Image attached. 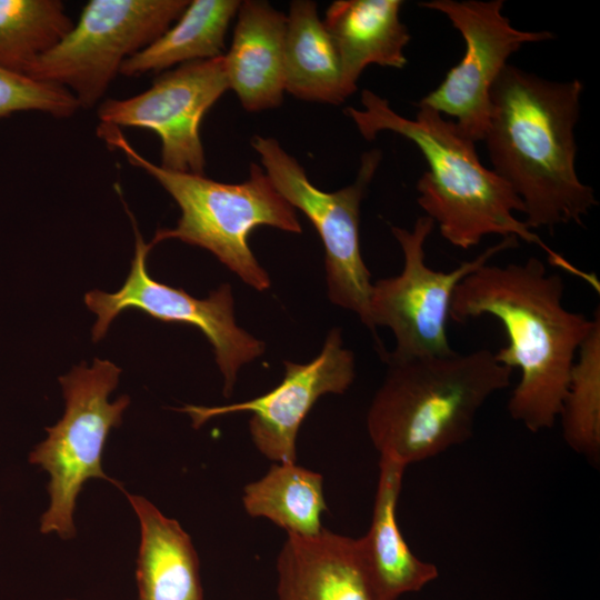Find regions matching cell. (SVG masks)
Masks as SVG:
<instances>
[{
  "label": "cell",
  "instance_id": "obj_1",
  "mask_svg": "<svg viewBox=\"0 0 600 600\" xmlns=\"http://www.w3.org/2000/svg\"><path fill=\"white\" fill-rule=\"evenodd\" d=\"M564 282L531 257L506 266L489 262L456 288L449 319L467 322L483 316L500 321L508 342L494 352L497 361L519 369L510 417L531 432L554 426L578 350L600 317L566 308Z\"/></svg>",
  "mask_w": 600,
  "mask_h": 600
},
{
  "label": "cell",
  "instance_id": "obj_2",
  "mask_svg": "<svg viewBox=\"0 0 600 600\" xmlns=\"http://www.w3.org/2000/svg\"><path fill=\"white\" fill-rule=\"evenodd\" d=\"M582 91L579 79L550 81L512 64L491 88L483 141L492 171L520 198L530 230L581 223L598 203L576 171Z\"/></svg>",
  "mask_w": 600,
  "mask_h": 600
},
{
  "label": "cell",
  "instance_id": "obj_3",
  "mask_svg": "<svg viewBox=\"0 0 600 600\" xmlns=\"http://www.w3.org/2000/svg\"><path fill=\"white\" fill-rule=\"evenodd\" d=\"M361 103L362 109L349 107L344 112L366 140L391 131L410 140L421 151L428 170L417 181V202L450 244L467 250L489 234L516 237L542 248L552 264L581 274L516 218L514 212L523 213L520 198L480 162L476 142L468 139L454 121L421 104H417L416 118L408 119L370 90L362 91Z\"/></svg>",
  "mask_w": 600,
  "mask_h": 600
},
{
  "label": "cell",
  "instance_id": "obj_4",
  "mask_svg": "<svg viewBox=\"0 0 600 600\" xmlns=\"http://www.w3.org/2000/svg\"><path fill=\"white\" fill-rule=\"evenodd\" d=\"M384 361L367 430L380 456L407 467L469 440L479 410L511 383L512 369L488 349Z\"/></svg>",
  "mask_w": 600,
  "mask_h": 600
},
{
  "label": "cell",
  "instance_id": "obj_5",
  "mask_svg": "<svg viewBox=\"0 0 600 600\" xmlns=\"http://www.w3.org/2000/svg\"><path fill=\"white\" fill-rule=\"evenodd\" d=\"M98 136L120 150L127 160L150 174L172 197L181 216L174 228L157 230L152 247L176 239L210 251L244 283L257 291L270 288L271 280L249 246L252 230L261 226L300 233L296 209L278 192L266 171L251 163L249 178L224 183L172 171L141 156L122 131L100 123Z\"/></svg>",
  "mask_w": 600,
  "mask_h": 600
},
{
  "label": "cell",
  "instance_id": "obj_6",
  "mask_svg": "<svg viewBox=\"0 0 600 600\" xmlns=\"http://www.w3.org/2000/svg\"><path fill=\"white\" fill-rule=\"evenodd\" d=\"M120 368L108 360L96 359L59 379L66 400L62 418L50 428L48 437L29 456V461L49 474V507L40 520L42 533H57L63 539L76 534L73 512L83 484L103 479L118 487L102 469V453L110 430L119 427L130 403L128 396L113 402L108 396L117 387ZM121 490H123L121 488Z\"/></svg>",
  "mask_w": 600,
  "mask_h": 600
},
{
  "label": "cell",
  "instance_id": "obj_7",
  "mask_svg": "<svg viewBox=\"0 0 600 600\" xmlns=\"http://www.w3.org/2000/svg\"><path fill=\"white\" fill-rule=\"evenodd\" d=\"M251 144L278 192L317 230L324 248L329 300L354 312L373 332L369 312L371 273L360 250L359 223L360 206L379 167L381 152L373 149L363 153L354 181L328 192L308 179L302 166L274 138L254 136Z\"/></svg>",
  "mask_w": 600,
  "mask_h": 600
},
{
  "label": "cell",
  "instance_id": "obj_8",
  "mask_svg": "<svg viewBox=\"0 0 600 600\" xmlns=\"http://www.w3.org/2000/svg\"><path fill=\"white\" fill-rule=\"evenodd\" d=\"M188 0H90L63 39L30 67L28 77L67 89L92 108L122 63L182 13Z\"/></svg>",
  "mask_w": 600,
  "mask_h": 600
},
{
  "label": "cell",
  "instance_id": "obj_9",
  "mask_svg": "<svg viewBox=\"0 0 600 600\" xmlns=\"http://www.w3.org/2000/svg\"><path fill=\"white\" fill-rule=\"evenodd\" d=\"M434 222L428 216L418 218L408 230L391 227L403 254V268L398 276L372 282L369 312L373 332L389 328L394 337L390 359H411L450 354L447 333L450 306L457 286L494 256L516 248V237L502 238L472 260L461 262L450 271H440L426 263L424 243Z\"/></svg>",
  "mask_w": 600,
  "mask_h": 600
},
{
  "label": "cell",
  "instance_id": "obj_10",
  "mask_svg": "<svg viewBox=\"0 0 600 600\" xmlns=\"http://www.w3.org/2000/svg\"><path fill=\"white\" fill-rule=\"evenodd\" d=\"M131 220L136 234L134 257L123 286L114 293L91 290L84 297L87 307L98 317L92 329L93 341L103 338L114 318L127 309L143 311L164 322L196 327L213 348L223 376V394L230 397L241 367L262 356L266 343L237 324L229 283L198 299L183 289L152 279L147 268L152 244L144 242L132 216Z\"/></svg>",
  "mask_w": 600,
  "mask_h": 600
},
{
  "label": "cell",
  "instance_id": "obj_11",
  "mask_svg": "<svg viewBox=\"0 0 600 600\" xmlns=\"http://www.w3.org/2000/svg\"><path fill=\"white\" fill-rule=\"evenodd\" d=\"M419 6L443 13L464 40V54L443 81L417 104L454 118L471 141H483L490 91L511 54L523 44L554 38L550 31H523L502 14V0H430Z\"/></svg>",
  "mask_w": 600,
  "mask_h": 600
},
{
  "label": "cell",
  "instance_id": "obj_12",
  "mask_svg": "<svg viewBox=\"0 0 600 600\" xmlns=\"http://www.w3.org/2000/svg\"><path fill=\"white\" fill-rule=\"evenodd\" d=\"M223 56L167 70L133 97L104 100L98 108L100 123L150 130L161 142L162 168L203 174L200 124L229 89Z\"/></svg>",
  "mask_w": 600,
  "mask_h": 600
},
{
  "label": "cell",
  "instance_id": "obj_13",
  "mask_svg": "<svg viewBox=\"0 0 600 600\" xmlns=\"http://www.w3.org/2000/svg\"><path fill=\"white\" fill-rule=\"evenodd\" d=\"M284 377L269 392L257 398L220 407L184 406L194 428L209 419L251 412L249 431L256 448L269 460L296 463L299 429L318 399L327 393H343L356 377V360L343 347L339 328H332L320 353L307 363L284 360Z\"/></svg>",
  "mask_w": 600,
  "mask_h": 600
},
{
  "label": "cell",
  "instance_id": "obj_14",
  "mask_svg": "<svg viewBox=\"0 0 600 600\" xmlns=\"http://www.w3.org/2000/svg\"><path fill=\"white\" fill-rule=\"evenodd\" d=\"M407 466L380 456L379 478L368 532L357 539L358 556L370 600H398L436 580V564L418 558L407 544L397 504Z\"/></svg>",
  "mask_w": 600,
  "mask_h": 600
},
{
  "label": "cell",
  "instance_id": "obj_15",
  "mask_svg": "<svg viewBox=\"0 0 600 600\" xmlns=\"http://www.w3.org/2000/svg\"><path fill=\"white\" fill-rule=\"evenodd\" d=\"M230 49L223 56L229 89L250 112L276 108L284 93L287 16L267 1H241Z\"/></svg>",
  "mask_w": 600,
  "mask_h": 600
},
{
  "label": "cell",
  "instance_id": "obj_16",
  "mask_svg": "<svg viewBox=\"0 0 600 600\" xmlns=\"http://www.w3.org/2000/svg\"><path fill=\"white\" fill-rule=\"evenodd\" d=\"M277 572L278 600H370L357 539L326 528L309 538L288 534Z\"/></svg>",
  "mask_w": 600,
  "mask_h": 600
},
{
  "label": "cell",
  "instance_id": "obj_17",
  "mask_svg": "<svg viewBox=\"0 0 600 600\" xmlns=\"http://www.w3.org/2000/svg\"><path fill=\"white\" fill-rule=\"evenodd\" d=\"M401 0H337L323 21L342 68L348 96L370 64L401 69L407 64L404 48L411 36L400 20Z\"/></svg>",
  "mask_w": 600,
  "mask_h": 600
},
{
  "label": "cell",
  "instance_id": "obj_18",
  "mask_svg": "<svg viewBox=\"0 0 600 600\" xmlns=\"http://www.w3.org/2000/svg\"><path fill=\"white\" fill-rule=\"evenodd\" d=\"M124 493L140 523L139 600H203L199 559L189 534L146 498Z\"/></svg>",
  "mask_w": 600,
  "mask_h": 600
},
{
  "label": "cell",
  "instance_id": "obj_19",
  "mask_svg": "<svg viewBox=\"0 0 600 600\" xmlns=\"http://www.w3.org/2000/svg\"><path fill=\"white\" fill-rule=\"evenodd\" d=\"M283 64L284 90L298 99L340 104L349 97L336 44L314 1L290 3Z\"/></svg>",
  "mask_w": 600,
  "mask_h": 600
},
{
  "label": "cell",
  "instance_id": "obj_20",
  "mask_svg": "<svg viewBox=\"0 0 600 600\" xmlns=\"http://www.w3.org/2000/svg\"><path fill=\"white\" fill-rule=\"evenodd\" d=\"M240 2L189 1L173 26L122 63L120 74L140 77L148 72H164L176 66L223 56L227 30Z\"/></svg>",
  "mask_w": 600,
  "mask_h": 600
},
{
  "label": "cell",
  "instance_id": "obj_21",
  "mask_svg": "<svg viewBox=\"0 0 600 600\" xmlns=\"http://www.w3.org/2000/svg\"><path fill=\"white\" fill-rule=\"evenodd\" d=\"M320 473L297 463H274L259 480L243 488L242 503L250 517H262L288 534L314 537L327 510Z\"/></svg>",
  "mask_w": 600,
  "mask_h": 600
},
{
  "label": "cell",
  "instance_id": "obj_22",
  "mask_svg": "<svg viewBox=\"0 0 600 600\" xmlns=\"http://www.w3.org/2000/svg\"><path fill=\"white\" fill-rule=\"evenodd\" d=\"M73 24L59 0H0V66L26 76Z\"/></svg>",
  "mask_w": 600,
  "mask_h": 600
},
{
  "label": "cell",
  "instance_id": "obj_23",
  "mask_svg": "<svg viewBox=\"0 0 600 600\" xmlns=\"http://www.w3.org/2000/svg\"><path fill=\"white\" fill-rule=\"evenodd\" d=\"M566 443L592 461L600 454V317L580 346L558 417Z\"/></svg>",
  "mask_w": 600,
  "mask_h": 600
},
{
  "label": "cell",
  "instance_id": "obj_24",
  "mask_svg": "<svg viewBox=\"0 0 600 600\" xmlns=\"http://www.w3.org/2000/svg\"><path fill=\"white\" fill-rule=\"evenodd\" d=\"M78 109L77 100L67 89L0 66V119L24 111L69 118Z\"/></svg>",
  "mask_w": 600,
  "mask_h": 600
}]
</instances>
